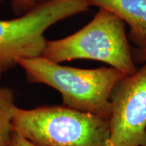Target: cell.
Wrapping results in <instances>:
<instances>
[{"instance_id": "6da1fadb", "label": "cell", "mask_w": 146, "mask_h": 146, "mask_svg": "<svg viewBox=\"0 0 146 146\" xmlns=\"http://www.w3.org/2000/svg\"><path fill=\"white\" fill-rule=\"evenodd\" d=\"M29 82L43 84L62 95L69 108L109 120L110 95L116 84L127 75L115 68L83 69L63 66L42 56L22 58L17 62Z\"/></svg>"}, {"instance_id": "7a4b0ae2", "label": "cell", "mask_w": 146, "mask_h": 146, "mask_svg": "<svg viewBox=\"0 0 146 146\" xmlns=\"http://www.w3.org/2000/svg\"><path fill=\"white\" fill-rule=\"evenodd\" d=\"M12 128L37 146H110L109 120L63 105L15 106Z\"/></svg>"}, {"instance_id": "3957f363", "label": "cell", "mask_w": 146, "mask_h": 146, "mask_svg": "<svg viewBox=\"0 0 146 146\" xmlns=\"http://www.w3.org/2000/svg\"><path fill=\"white\" fill-rule=\"evenodd\" d=\"M42 57L58 63L75 59L100 61L127 76L137 71L125 23L103 8H99L92 21L72 35L47 41Z\"/></svg>"}, {"instance_id": "277c9868", "label": "cell", "mask_w": 146, "mask_h": 146, "mask_svg": "<svg viewBox=\"0 0 146 146\" xmlns=\"http://www.w3.org/2000/svg\"><path fill=\"white\" fill-rule=\"evenodd\" d=\"M85 10L84 0H42L22 16L0 20V79L20 59L42 56L50 27Z\"/></svg>"}, {"instance_id": "5b68a950", "label": "cell", "mask_w": 146, "mask_h": 146, "mask_svg": "<svg viewBox=\"0 0 146 146\" xmlns=\"http://www.w3.org/2000/svg\"><path fill=\"white\" fill-rule=\"evenodd\" d=\"M110 103V146H146V64L116 84Z\"/></svg>"}, {"instance_id": "8992f818", "label": "cell", "mask_w": 146, "mask_h": 146, "mask_svg": "<svg viewBox=\"0 0 146 146\" xmlns=\"http://www.w3.org/2000/svg\"><path fill=\"white\" fill-rule=\"evenodd\" d=\"M90 7L110 11L130 28L128 39L136 50V61L146 56V0H87Z\"/></svg>"}, {"instance_id": "52a82bcc", "label": "cell", "mask_w": 146, "mask_h": 146, "mask_svg": "<svg viewBox=\"0 0 146 146\" xmlns=\"http://www.w3.org/2000/svg\"><path fill=\"white\" fill-rule=\"evenodd\" d=\"M13 91L0 86V146H8L13 134L12 110L15 107Z\"/></svg>"}, {"instance_id": "ba28073f", "label": "cell", "mask_w": 146, "mask_h": 146, "mask_svg": "<svg viewBox=\"0 0 146 146\" xmlns=\"http://www.w3.org/2000/svg\"><path fill=\"white\" fill-rule=\"evenodd\" d=\"M42 0H11V6L13 13L17 16H22Z\"/></svg>"}, {"instance_id": "9c48e42d", "label": "cell", "mask_w": 146, "mask_h": 146, "mask_svg": "<svg viewBox=\"0 0 146 146\" xmlns=\"http://www.w3.org/2000/svg\"><path fill=\"white\" fill-rule=\"evenodd\" d=\"M8 146H37L20 134L13 132Z\"/></svg>"}, {"instance_id": "30bf717a", "label": "cell", "mask_w": 146, "mask_h": 146, "mask_svg": "<svg viewBox=\"0 0 146 146\" xmlns=\"http://www.w3.org/2000/svg\"><path fill=\"white\" fill-rule=\"evenodd\" d=\"M144 62H146V56L145 58V59H144V61H143V63H144Z\"/></svg>"}, {"instance_id": "8fae6325", "label": "cell", "mask_w": 146, "mask_h": 146, "mask_svg": "<svg viewBox=\"0 0 146 146\" xmlns=\"http://www.w3.org/2000/svg\"><path fill=\"white\" fill-rule=\"evenodd\" d=\"M0 1H1V0H0Z\"/></svg>"}]
</instances>
